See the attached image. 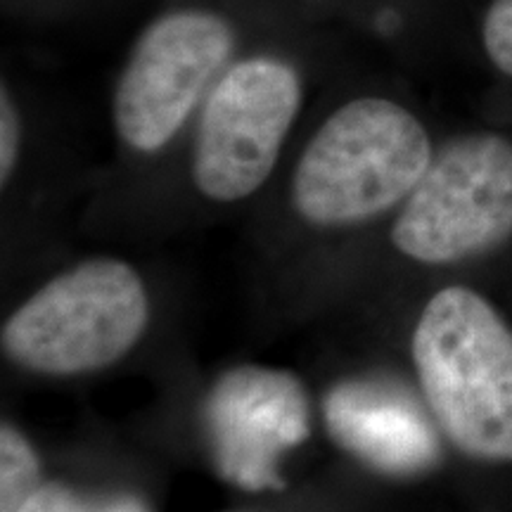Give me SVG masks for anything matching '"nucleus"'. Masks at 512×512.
<instances>
[{"mask_svg": "<svg viewBox=\"0 0 512 512\" xmlns=\"http://www.w3.org/2000/svg\"><path fill=\"white\" fill-rule=\"evenodd\" d=\"M434 159L430 133L399 102L347 100L306 143L292 176V204L313 226L377 219L406 202Z\"/></svg>", "mask_w": 512, "mask_h": 512, "instance_id": "1", "label": "nucleus"}, {"mask_svg": "<svg viewBox=\"0 0 512 512\" xmlns=\"http://www.w3.org/2000/svg\"><path fill=\"white\" fill-rule=\"evenodd\" d=\"M413 361L427 406L460 451L512 460V332L494 306L446 287L413 332Z\"/></svg>", "mask_w": 512, "mask_h": 512, "instance_id": "2", "label": "nucleus"}, {"mask_svg": "<svg viewBox=\"0 0 512 512\" xmlns=\"http://www.w3.org/2000/svg\"><path fill=\"white\" fill-rule=\"evenodd\" d=\"M150 302L136 268L91 259L69 268L29 297L3 325L5 356L38 375L102 370L138 344Z\"/></svg>", "mask_w": 512, "mask_h": 512, "instance_id": "3", "label": "nucleus"}, {"mask_svg": "<svg viewBox=\"0 0 512 512\" xmlns=\"http://www.w3.org/2000/svg\"><path fill=\"white\" fill-rule=\"evenodd\" d=\"M235 46V24L204 5H183L152 19L114 88V128L124 145L143 155L169 145L230 67Z\"/></svg>", "mask_w": 512, "mask_h": 512, "instance_id": "4", "label": "nucleus"}, {"mask_svg": "<svg viewBox=\"0 0 512 512\" xmlns=\"http://www.w3.org/2000/svg\"><path fill=\"white\" fill-rule=\"evenodd\" d=\"M304 100L302 72L278 55H249L202 102L190 174L211 202H240L273 174Z\"/></svg>", "mask_w": 512, "mask_h": 512, "instance_id": "5", "label": "nucleus"}, {"mask_svg": "<svg viewBox=\"0 0 512 512\" xmlns=\"http://www.w3.org/2000/svg\"><path fill=\"white\" fill-rule=\"evenodd\" d=\"M512 235V143L477 133L446 145L403 202L392 228L401 254L453 264Z\"/></svg>", "mask_w": 512, "mask_h": 512, "instance_id": "6", "label": "nucleus"}, {"mask_svg": "<svg viewBox=\"0 0 512 512\" xmlns=\"http://www.w3.org/2000/svg\"><path fill=\"white\" fill-rule=\"evenodd\" d=\"M204 430L226 482L247 491L280 489V460L309 439V399L285 370L233 368L211 387Z\"/></svg>", "mask_w": 512, "mask_h": 512, "instance_id": "7", "label": "nucleus"}, {"mask_svg": "<svg viewBox=\"0 0 512 512\" xmlns=\"http://www.w3.org/2000/svg\"><path fill=\"white\" fill-rule=\"evenodd\" d=\"M325 422L344 451L387 475H413L437 458V434L401 387L380 380L337 384Z\"/></svg>", "mask_w": 512, "mask_h": 512, "instance_id": "8", "label": "nucleus"}, {"mask_svg": "<svg viewBox=\"0 0 512 512\" xmlns=\"http://www.w3.org/2000/svg\"><path fill=\"white\" fill-rule=\"evenodd\" d=\"M41 486V463L17 427L0 430V512H19Z\"/></svg>", "mask_w": 512, "mask_h": 512, "instance_id": "9", "label": "nucleus"}, {"mask_svg": "<svg viewBox=\"0 0 512 512\" xmlns=\"http://www.w3.org/2000/svg\"><path fill=\"white\" fill-rule=\"evenodd\" d=\"M19 512H150V508L133 496H83L69 486L50 482L38 486Z\"/></svg>", "mask_w": 512, "mask_h": 512, "instance_id": "10", "label": "nucleus"}, {"mask_svg": "<svg viewBox=\"0 0 512 512\" xmlns=\"http://www.w3.org/2000/svg\"><path fill=\"white\" fill-rule=\"evenodd\" d=\"M482 43L498 72L512 76V0H494L484 15Z\"/></svg>", "mask_w": 512, "mask_h": 512, "instance_id": "11", "label": "nucleus"}, {"mask_svg": "<svg viewBox=\"0 0 512 512\" xmlns=\"http://www.w3.org/2000/svg\"><path fill=\"white\" fill-rule=\"evenodd\" d=\"M19 155H22V117H19L17 102L3 83L0 91V181L8 185L15 174Z\"/></svg>", "mask_w": 512, "mask_h": 512, "instance_id": "12", "label": "nucleus"}]
</instances>
